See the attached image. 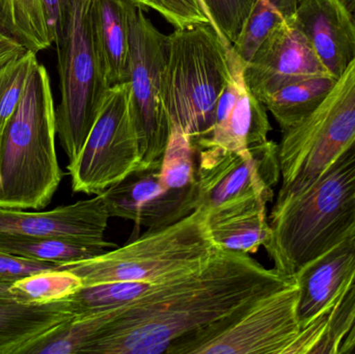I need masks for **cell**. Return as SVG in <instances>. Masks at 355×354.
I'll list each match as a JSON object with an SVG mask.
<instances>
[{
	"mask_svg": "<svg viewBox=\"0 0 355 354\" xmlns=\"http://www.w3.org/2000/svg\"><path fill=\"white\" fill-rule=\"evenodd\" d=\"M294 278L300 288L298 321L311 354H316L331 312L355 281V234L306 264Z\"/></svg>",
	"mask_w": 355,
	"mask_h": 354,
	"instance_id": "obj_12",
	"label": "cell"
},
{
	"mask_svg": "<svg viewBox=\"0 0 355 354\" xmlns=\"http://www.w3.org/2000/svg\"><path fill=\"white\" fill-rule=\"evenodd\" d=\"M83 287L80 278L64 268L44 270L12 283L10 291L19 299L48 303L67 299Z\"/></svg>",
	"mask_w": 355,
	"mask_h": 354,
	"instance_id": "obj_28",
	"label": "cell"
},
{
	"mask_svg": "<svg viewBox=\"0 0 355 354\" xmlns=\"http://www.w3.org/2000/svg\"><path fill=\"white\" fill-rule=\"evenodd\" d=\"M256 0H204L213 24L221 29L240 26L248 19Z\"/></svg>",
	"mask_w": 355,
	"mask_h": 354,
	"instance_id": "obj_31",
	"label": "cell"
},
{
	"mask_svg": "<svg viewBox=\"0 0 355 354\" xmlns=\"http://www.w3.org/2000/svg\"><path fill=\"white\" fill-rule=\"evenodd\" d=\"M268 201L245 200L208 213V224L215 245L225 251L254 254L271 238L267 218Z\"/></svg>",
	"mask_w": 355,
	"mask_h": 354,
	"instance_id": "obj_20",
	"label": "cell"
},
{
	"mask_svg": "<svg viewBox=\"0 0 355 354\" xmlns=\"http://www.w3.org/2000/svg\"><path fill=\"white\" fill-rule=\"evenodd\" d=\"M131 109L139 136L141 166L162 161L172 125L164 105L168 35L160 33L143 6L129 0Z\"/></svg>",
	"mask_w": 355,
	"mask_h": 354,
	"instance_id": "obj_9",
	"label": "cell"
},
{
	"mask_svg": "<svg viewBox=\"0 0 355 354\" xmlns=\"http://www.w3.org/2000/svg\"><path fill=\"white\" fill-rule=\"evenodd\" d=\"M26 51L23 46L0 30V64L21 55Z\"/></svg>",
	"mask_w": 355,
	"mask_h": 354,
	"instance_id": "obj_35",
	"label": "cell"
},
{
	"mask_svg": "<svg viewBox=\"0 0 355 354\" xmlns=\"http://www.w3.org/2000/svg\"><path fill=\"white\" fill-rule=\"evenodd\" d=\"M131 1L139 4V6H143L144 8H149L155 10V6H154L153 0H131Z\"/></svg>",
	"mask_w": 355,
	"mask_h": 354,
	"instance_id": "obj_37",
	"label": "cell"
},
{
	"mask_svg": "<svg viewBox=\"0 0 355 354\" xmlns=\"http://www.w3.org/2000/svg\"><path fill=\"white\" fill-rule=\"evenodd\" d=\"M164 184L174 191L196 187V149L180 127L172 126L160 166Z\"/></svg>",
	"mask_w": 355,
	"mask_h": 354,
	"instance_id": "obj_27",
	"label": "cell"
},
{
	"mask_svg": "<svg viewBox=\"0 0 355 354\" xmlns=\"http://www.w3.org/2000/svg\"><path fill=\"white\" fill-rule=\"evenodd\" d=\"M110 215L101 195L46 212L0 208V234L103 242Z\"/></svg>",
	"mask_w": 355,
	"mask_h": 354,
	"instance_id": "obj_16",
	"label": "cell"
},
{
	"mask_svg": "<svg viewBox=\"0 0 355 354\" xmlns=\"http://www.w3.org/2000/svg\"><path fill=\"white\" fill-rule=\"evenodd\" d=\"M116 247L107 240L93 242L69 237L0 234V253L58 265L91 259Z\"/></svg>",
	"mask_w": 355,
	"mask_h": 354,
	"instance_id": "obj_21",
	"label": "cell"
},
{
	"mask_svg": "<svg viewBox=\"0 0 355 354\" xmlns=\"http://www.w3.org/2000/svg\"><path fill=\"white\" fill-rule=\"evenodd\" d=\"M300 0H256L250 16L233 44L235 53L248 64L261 44L287 21L295 16Z\"/></svg>",
	"mask_w": 355,
	"mask_h": 354,
	"instance_id": "obj_26",
	"label": "cell"
},
{
	"mask_svg": "<svg viewBox=\"0 0 355 354\" xmlns=\"http://www.w3.org/2000/svg\"><path fill=\"white\" fill-rule=\"evenodd\" d=\"M294 23L339 78L355 60V23L344 0H300Z\"/></svg>",
	"mask_w": 355,
	"mask_h": 354,
	"instance_id": "obj_17",
	"label": "cell"
},
{
	"mask_svg": "<svg viewBox=\"0 0 355 354\" xmlns=\"http://www.w3.org/2000/svg\"><path fill=\"white\" fill-rule=\"evenodd\" d=\"M355 143V60L308 116L283 132L279 145L282 186L275 205L308 191Z\"/></svg>",
	"mask_w": 355,
	"mask_h": 354,
	"instance_id": "obj_6",
	"label": "cell"
},
{
	"mask_svg": "<svg viewBox=\"0 0 355 354\" xmlns=\"http://www.w3.org/2000/svg\"><path fill=\"white\" fill-rule=\"evenodd\" d=\"M231 78L223 91L215 114L214 124L196 149L218 148L240 151L268 141L271 131L267 108L250 91L244 78V62L230 50Z\"/></svg>",
	"mask_w": 355,
	"mask_h": 354,
	"instance_id": "obj_15",
	"label": "cell"
},
{
	"mask_svg": "<svg viewBox=\"0 0 355 354\" xmlns=\"http://www.w3.org/2000/svg\"><path fill=\"white\" fill-rule=\"evenodd\" d=\"M158 285L132 281L100 283L81 287L68 299L75 317H85L123 309L149 294Z\"/></svg>",
	"mask_w": 355,
	"mask_h": 354,
	"instance_id": "obj_25",
	"label": "cell"
},
{
	"mask_svg": "<svg viewBox=\"0 0 355 354\" xmlns=\"http://www.w3.org/2000/svg\"><path fill=\"white\" fill-rule=\"evenodd\" d=\"M42 4L50 37L56 47L68 28L72 0H42Z\"/></svg>",
	"mask_w": 355,
	"mask_h": 354,
	"instance_id": "obj_33",
	"label": "cell"
},
{
	"mask_svg": "<svg viewBox=\"0 0 355 354\" xmlns=\"http://www.w3.org/2000/svg\"><path fill=\"white\" fill-rule=\"evenodd\" d=\"M153 2L156 12L176 28L196 24L212 25L204 0H153Z\"/></svg>",
	"mask_w": 355,
	"mask_h": 354,
	"instance_id": "obj_30",
	"label": "cell"
},
{
	"mask_svg": "<svg viewBox=\"0 0 355 354\" xmlns=\"http://www.w3.org/2000/svg\"><path fill=\"white\" fill-rule=\"evenodd\" d=\"M331 324L344 337L342 348L349 351L355 345V281L334 310Z\"/></svg>",
	"mask_w": 355,
	"mask_h": 354,
	"instance_id": "obj_32",
	"label": "cell"
},
{
	"mask_svg": "<svg viewBox=\"0 0 355 354\" xmlns=\"http://www.w3.org/2000/svg\"><path fill=\"white\" fill-rule=\"evenodd\" d=\"M37 60V53L26 50L0 64V137L20 102L29 72Z\"/></svg>",
	"mask_w": 355,
	"mask_h": 354,
	"instance_id": "obj_29",
	"label": "cell"
},
{
	"mask_svg": "<svg viewBox=\"0 0 355 354\" xmlns=\"http://www.w3.org/2000/svg\"><path fill=\"white\" fill-rule=\"evenodd\" d=\"M0 30L35 53L53 45L42 0H0Z\"/></svg>",
	"mask_w": 355,
	"mask_h": 354,
	"instance_id": "obj_24",
	"label": "cell"
},
{
	"mask_svg": "<svg viewBox=\"0 0 355 354\" xmlns=\"http://www.w3.org/2000/svg\"><path fill=\"white\" fill-rule=\"evenodd\" d=\"M293 280L264 267L248 254L220 249L200 269L162 283L118 310L85 353H166L179 339Z\"/></svg>",
	"mask_w": 355,
	"mask_h": 354,
	"instance_id": "obj_1",
	"label": "cell"
},
{
	"mask_svg": "<svg viewBox=\"0 0 355 354\" xmlns=\"http://www.w3.org/2000/svg\"><path fill=\"white\" fill-rule=\"evenodd\" d=\"M116 312L74 317L23 346L18 354L85 353Z\"/></svg>",
	"mask_w": 355,
	"mask_h": 354,
	"instance_id": "obj_23",
	"label": "cell"
},
{
	"mask_svg": "<svg viewBox=\"0 0 355 354\" xmlns=\"http://www.w3.org/2000/svg\"><path fill=\"white\" fill-rule=\"evenodd\" d=\"M337 79L333 76L314 77L282 87L263 101L282 132L302 122L329 95Z\"/></svg>",
	"mask_w": 355,
	"mask_h": 354,
	"instance_id": "obj_22",
	"label": "cell"
},
{
	"mask_svg": "<svg viewBox=\"0 0 355 354\" xmlns=\"http://www.w3.org/2000/svg\"><path fill=\"white\" fill-rule=\"evenodd\" d=\"M141 166L130 89L122 83L108 89L80 153L67 166L73 193L100 195Z\"/></svg>",
	"mask_w": 355,
	"mask_h": 354,
	"instance_id": "obj_10",
	"label": "cell"
},
{
	"mask_svg": "<svg viewBox=\"0 0 355 354\" xmlns=\"http://www.w3.org/2000/svg\"><path fill=\"white\" fill-rule=\"evenodd\" d=\"M160 166L162 161L141 166L100 193L110 218L156 229L179 222L198 208V186L187 191L168 188L162 182Z\"/></svg>",
	"mask_w": 355,
	"mask_h": 354,
	"instance_id": "obj_13",
	"label": "cell"
},
{
	"mask_svg": "<svg viewBox=\"0 0 355 354\" xmlns=\"http://www.w3.org/2000/svg\"><path fill=\"white\" fill-rule=\"evenodd\" d=\"M279 179V145L273 141L240 151L196 150L198 208L208 213L256 197L271 202Z\"/></svg>",
	"mask_w": 355,
	"mask_h": 354,
	"instance_id": "obj_11",
	"label": "cell"
},
{
	"mask_svg": "<svg viewBox=\"0 0 355 354\" xmlns=\"http://www.w3.org/2000/svg\"><path fill=\"white\" fill-rule=\"evenodd\" d=\"M219 251L211 236L208 212L196 208L179 222L149 229L123 247L60 267L76 274L83 286L114 281L162 284L200 269Z\"/></svg>",
	"mask_w": 355,
	"mask_h": 354,
	"instance_id": "obj_4",
	"label": "cell"
},
{
	"mask_svg": "<svg viewBox=\"0 0 355 354\" xmlns=\"http://www.w3.org/2000/svg\"><path fill=\"white\" fill-rule=\"evenodd\" d=\"M344 2H345L348 10H349L350 14H352L355 23V0H344Z\"/></svg>",
	"mask_w": 355,
	"mask_h": 354,
	"instance_id": "obj_38",
	"label": "cell"
},
{
	"mask_svg": "<svg viewBox=\"0 0 355 354\" xmlns=\"http://www.w3.org/2000/svg\"><path fill=\"white\" fill-rule=\"evenodd\" d=\"M56 135L49 74L37 60L0 137V208L41 210L50 204L64 176Z\"/></svg>",
	"mask_w": 355,
	"mask_h": 354,
	"instance_id": "obj_3",
	"label": "cell"
},
{
	"mask_svg": "<svg viewBox=\"0 0 355 354\" xmlns=\"http://www.w3.org/2000/svg\"><path fill=\"white\" fill-rule=\"evenodd\" d=\"M18 280V278H17ZM15 278H6V276H0V297L2 295H15L10 291L12 283L15 282ZM16 297V295H15Z\"/></svg>",
	"mask_w": 355,
	"mask_h": 354,
	"instance_id": "obj_36",
	"label": "cell"
},
{
	"mask_svg": "<svg viewBox=\"0 0 355 354\" xmlns=\"http://www.w3.org/2000/svg\"><path fill=\"white\" fill-rule=\"evenodd\" d=\"M0 183H1V182H0Z\"/></svg>",
	"mask_w": 355,
	"mask_h": 354,
	"instance_id": "obj_40",
	"label": "cell"
},
{
	"mask_svg": "<svg viewBox=\"0 0 355 354\" xmlns=\"http://www.w3.org/2000/svg\"><path fill=\"white\" fill-rule=\"evenodd\" d=\"M129 0H92L94 37L108 87L128 81L130 62Z\"/></svg>",
	"mask_w": 355,
	"mask_h": 354,
	"instance_id": "obj_19",
	"label": "cell"
},
{
	"mask_svg": "<svg viewBox=\"0 0 355 354\" xmlns=\"http://www.w3.org/2000/svg\"><path fill=\"white\" fill-rule=\"evenodd\" d=\"M322 76L331 75L294 17L273 30L244 64L246 85L261 102L290 83Z\"/></svg>",
	"mask_w": 355,
	"mask_h": 354,
	"instance_id": "obj_14",
	"label": "cell"
},
{
	"mask_svg": "<svg viewBox=\"0 0 355 354\" xmlns=\"http://www.w3.org/2000/svg\"><path fill=\"white\" fill-rule=\"evenodd\" d=\"M68 297L48 303L0 297V354H18L23 346L74 318Z\"/></svg>",
	"mask_w": 355,
	"mask_h": 354,
	"instance_id": "obj_18",
	"label": "cell"
},
{
	"mask_svg": "<svg viewBox=\"0 0 355 354\" xmlns=\"http://www.w3.org/2000/svg\"><path fill=\"white\" fill-rule=\"evenodd\" d=\"M60 266L58 264L49 263V262L12 257V256L0 253V276L15 278V280L25 278L44 270L54 269Z\"/></svg>",
	"mask_w": 355,
	"mask_h": 354,
	"instance_id": "obj_34",
	"label": "cell"
},
{
	"mask_svg": "<svg viewBox=\"0 0 355 354\" xmlns=\"http://www.w3.org/2000/svg\"><path fill=\"white\" fill-rule=\"evenodd\" d=\"M349 354H355V345L352 347V351H349Z\"/></svg>",
	"mask_w": 355,
	"mask_h": 354,
	"instance_id": "obj_39",
	"label": "cell"
},
{
	"mask_svg": "<svg viewBox=\"0 0 355 354\" xmlns=\"http://www.w3.org/2000/svg\"><path fill=\"white\" fill-rule=\"evenodd\" d=\"M91 1L72 0L68 28L56 46L60 85L56 131L69 163L80 153L110 89L94 37Z\"/></svg>",
	"mask_w": 355,
	"mask_h": 354,
	"instance_id": "obj_7",
	"label": "cell"
},
{
	"mask_svg": "<svg viewBox=\"0 0 355 354\" xmlns=\"http://www.w3.org/2000/svg\"><path fill=\"white\" fill-rule=\"evenodd\" d=\"M295 278L231 315L177 340L168 354H298Z\"/></svg>",
	"mask_w": 355,
	"mask_h": 354,
	"instance_id": "obj_8",
	"label": "cell"
},
{
	"mask_svg": "<svg viewBox=\"0 0 355 354\" xmlns=\"http://www.w3.org/2000/svg\"><path fill=\"white\" fill-rule=\"evenodd\" d=\"M265 249L277 272L302 267L355 234V143L302 195L273 206Z\"/></svg>",
	"mask_w": 355,
	"mask_h": 354,
	"instance_id": "obj_2",
	"label": "cell"
},
{
	"mask_svg": "<svg viewBox=\"0 0 355 354\" xmlns=\"http://www.w3.org/2000/svg\"><path fill=\"white\" fill-rule=\"evenodd\" d=\"M211 24L176 28L168 35L164 105L172 126L192 143L207 136L231 78L230 50Z\"/></svg>",
	"mask_w": 355,
	"mask_h": 354,
	"instance_id": "obj_5",
	"label": "cell"
}]
</instances>
